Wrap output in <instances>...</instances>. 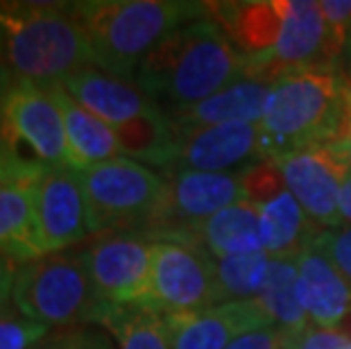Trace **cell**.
<instances>
[{
	"instance_id": "cell-1",
	"label": "cell",
	"mask_w": 351,
	"mask_h": 349,
	"mask_svg": "<svg viewBox=\"0 0 351 349\" xmlns=\"http://www.w3.org/2000/svg\"><path fill=\"white\" fill-rule=\"evenodd\" d=\"M247 69L220 25L204 16L163 36L141 62L134 84L168 111L211 98L247 75Z\"/></svg>"
},
{
	"instance_id": "cell-2",
	"label": "cell",
	"mask_w": 351,
	"mask_h": 349,
	"mask_svg": "<svg viewBox=\"0 0 351 349\" xmlns=\"http://www.w3.org/2000/svg\"><path fill=\"white\" fill-rule=\"evenodd\" d=\"M93 66L134 82L141 62L179 25L206 16V3L186 0H84L71 3Z\"/></svg>"
},
{
	"instance_id": "cell-3",
	"label": "cell",
	"mask_w": 351,
	"mask_h": 349,
	"mask_svg": "<svg viewBox=\"0 0 351 349\" xmlns=\"http://www.w3.org/2000/svg\"><path fill=\"white\" fill-rule=\"evenodd\" d=\"M93 55L71 3L0 0V69L36 84H62Z\"/></svg>"
},
{
	"instance_id": "cell-4",
	"label": "cell",
	"mask_w": 351,
	"mask_h": 349,
	"mask_svg": "<svg viewBox=\"0 0 351 349\" xmlns=\"http://www.w3.org/2000/svg\"><path fill=\"white\" fill-rule=\"evenodd\" d=\"M349 82L340 71H297L274 82L261 130L265 154L335 145L345 132Z\"/></svg>"
},
{
	"instance_id": "cell-5",
	"label": "cell",
	"mask_w": 351,
	"mask_h": 349,
	"mask_svg": "<svg viewBox=\"0 0 351 349\" xmlns=\"http://www.w3.org/2000/svg\"><path fill=\"white\" fill-rule=\"evenodd\" d=\"M12 306L27 320L46 324L48 329L102 326L114 311L95 291L80 248L19 265Z\"/></svg>"
},
{
	"instance_id": "cell-6",
	"label": "cell",
	"mask_w": 351,
	"mask_h": 349,
	"mask_svg": "<svg viewBox=\"0 0 351 349\" xmlns=\"http://www.w3.org/2000/svg\"><path fill=\"white\" fill-rule=\"evenodd\" d=\"M88 234L143 232L154 215L166 177L143 163L116 157L80 170Z\"/></svg>"
},
{
	"instance_id": "cell-7",
	"label": "cell",
	"mask_w": 351,
	"mask_h": 349,
	"mask_svg": "<svg viewBox=\"0 0 351 349\" xmlns=\"http://www.w3.org/2000/svg\"><path fill=\"white\" fill-rule=\"evenodd\" d=\"M166 186L154 215L141 234L161 241H195L206 220L227 206L245 200L241 173H195L170 170L163 173Z\"/></svg>"
},
{
	"instance_id": "cell-8",
	"label": "cell",
	"mask_w": 351,
	"mask_h": 349,
	"mask_svg": "<svg viewBox=\"0 0 351 349\" xmlns=\"http://www.w3.org/2000/svg\"><path fill=\"white\" fill-rule=\"evenodd\" d=\"M154 241L138 232L93 234L80 245L95 291L114 309H145Z\"/></svg>"
},
{
	"instance_id": "cell-9",
	"label": "cell",
	"mask_w": 351,
	"mask_h": 349,
	"mask_svg": "<svg viewBox=\"0 0 351 349\" xmlns=\"http://www.w3.org/2000/svg\"><path fill=\"white\" fill-rule=\"evenodd\" d=\"M218 306L215 258L197 243L154 241L150 297L145 309L163 317L186 315Z\"/></svg>"
},
{
	"instance_id": "cell-10",
	"label": "cell",
	"mask_w": 351,
	"mask_h": 349,
	"mask_svg": "<svg viewBox=\"0 0 351 349\" xmlns=\"http://www.w3.org/2000/svg\"><path fill=\"white\" fill-rule=\"evenodd\" d=\"M272 161L313 225L317 229L342 227L340 191L351 170L333 145H308L279 154Z\"/></svg>"
},
{
	"instance_id": "cell-11",
	"label": "cell",
	"mask_w": 351,
	"mask_h": 349,
	"mask_svg": "<svg viewBox=\"0 0 351 349\" xmlns=\"http://www.w3.org/2000/svg\"><path fill=\"white\" fill-rule=\"evenodd\" d=\"M247 64V75L270 82L297 71H340L328 57L322 5L317 0H286V16L272 53Z\"/></svg>"
},
{
	"instance_id": "cell-12",
	"label": "cell",
	"mask_w": 351,
	"mask_h": 349,
	"mask_svg": "<svg viewBox=\"0 0 351 349\" xmlns=\"http://www.w3.org/2000/svg\"><path fill=\"white\" fill-rule=\"evenodd\" d=\"M32 204L46 254L73 250L91 236L80 170L71 166L48 168L32 186Z\"/></svg>"
},
{
	"instance_id": "cell-13",
	"label": "cell",
	"mask_w": 351,
	"mask_h": 349,
	"mask_svg": "<svg viewBox=\"0 0 351 349\" xmlns=\"http://www.w3.org/2000/svg\"><path fill=\"white\" fill-rule=\"evenodd\" d=\"M177 132V154L170 170L241 173L254 163L267 159L261 123L213 125V128H193ZM170 170H166V173H170Z\"/></svg>"
},
{
	"instance_id": "cell-14",
	"label": "cell",
	"mask_w": 351,
	"mask_h": 349,
	"mask_svg": "<svg viewBox=\"0 0 351 349\" xmlns=\"http://www.w3.org/2000/svg\"><path fill=\"white\" fill-rule=\"evenodd\" d=\"M173 349H227L245 333L272 326L258 300L218 304L206 311L166 317Z\"/></svg>"
},
{
	"instance_id": "cell-15",
	"label": "cell",
	"mask_w": 351,
	"mask_h": 349,
	"mask_svg": "<svg viewBox=\"0 0 351 349\" xmlns=\"http://www.w3.org/2000/svg\"><path fill=\"white\" fill-rule=\"evenodd\" d=\"M62 86L69 91L73 100L111 128H121L125 123L163 109L147 98L134 82L109 75L95 66L75 71L62 82Z\"/></svg>"
},
{
	"instance_id": "cell-16",
	"label": "cell",
	"mask_w": 351,
	"mask_h": 349,
	"mask_svg": "<svg viewBox=\"0 0 351 349\" xmlns=\"http://www.w3.org/2000/svg\"><path fill=\"white\" fill-rule=\"evenodd\" d=\"M286 0H234L206 3V19L218 23L247 62L272 53L281 34Z\"/></svg>"
},
{
	"instance_id": "cell-17",
	"label": "cell",
	"mask_w": 351,
	"mask_h": 349,
	"mask_svg": "<svg viewBox=\"0 0 351 349\" xmlns=\"http://www.w3.org/2000/svg\"><path fill=\"white\" fill-rule=\"evenodd\" d=\"M274 82L245 75L211 98L189 107L168 109L177 130L213 128V125H254L263 121Z\"/></svg>"
},
{
	"instance_id": "cell-18",
	"label": "cell",
	"mask_w": 351,
	"mask_h": 349,
	"mask_svg": "<svg viewBox=\"0 0 351 349\" xmlns=\"http://www.w3.org/2000/svg\"><path fill=\"white\" fill-rule=\"evenodd\" d=\"M297 263V288L308 322L317 329H342L351 317V284L335 265L308 245Z\"/></svg>"
},
{
	"instance_id": "cell-19",
	"label": "cell",
	"mask_w": 351,
	"mask_h": 349,
	"mask_svg": "<svg viewBox=\"0 0 351 349\" xmlns=\"http://www.w3.org/2000/svg\"><path fill=\"white\" fill-rule=\"evenodd\" d=\"M64 118L69 166L75 170L93 168L98 163L121 157L116 132L69 95L62 84H48Z\"/></svg>"
},
{
	"instance_id": "cell-20",
	"label": "cell",
	"mask_w": 351,
	"mask_h": 349,
	"mask_svg": "<svg viewBox=\"0 0 351 349\" xmlns=\"http://www.w3.org/2000/svg\"><path fill=\"white\" fill-rule=\"evenodd\" d=\"M256 209L263 252L270 258L295 261L319 232L288 189L258 204Z\"/></svg>"
},
{
	"instance_id": "cell-21",
	"label": "cell",
	"mask_w": 351,
	"mask_h": 349,
	"mask_svg": "<svg viewBox=\"0 0 351 349\" xmlns=\"http://www.w3.org/2000/svg\"><path fill=\"white\" fill-rule=\"evenodd\" d=\"M114 132L121 157L143 163L156 173H166L173 168L179 132L168 118L166 109L150 116H141L136 121L114 128Z\"/></svg>"
},
{
	"instance_id": "cell-22",
	"label": "cell",
	"mask_w": 351,
	"mask_h": 349,
	"mask_svg": "<svg viewBox=\"0 0 351 349\" xmlns=\"http://www.w3.org/2000/svg\"><path fill=\"white\" fill-rule=\"evenodd\" d=\"M193 243L202 245L213 258L263 252L258 209L247 200L227 206L199 227Z\"/></svg>"
},
{
	"instance_id": "cell-23",
	"label": "cell",
	"mask_w": 351,
	"mask_h": 349,
	"mask_svg": "<svg viewBox=\"0 0 351 349\" xmlns=\"http://www.w3.org/2000/svg\"><path fill=\"white\" fill-rule=\"evenodd\" d=\"M0 252L16 265L46 256L36 229L32 189L0 184Z\"/></svg>"
},
{
	"instance_id": "cell-24",
	"label": "cell",
	"mask_w": 351,
	"mask_h": 349,
	"mask_svg": "<svg viewBox=\"0 0 351 349\" xmlns=\"http://www.w3.org/2000/svg\"><path fill=\"white\" fill-rule=\"evenodd\" d=\"M258 304L270 317L272 326L302 336L308 329V315L302 306L300 288H297V263L288 258H272L270 272L263 284V291L256 297Z\"/></svg>"
},
{
	"instance_id": "cell-25",
	"label": "cell",
	"mask_w": 351,
	"mask_h": 349,
	"mask_svg": "<svg viewBox=\"0 0 351 349\" xmlns=\"http://www.w3.org/2000/svg\"><path fill=\"white\" fill-rule=\"evenodd\" d=\"M265 252L215 258V300L218 304L256 300L270 272Z\"/></svg>"
},
{
	"instance_id": "cell-26",
	"label": "cell",
	"mask_w": 351,
	"mask_h": 349,
	"mask_svg": "<svg viewBox=\"0 0 351 349\" xmlns=\"http://www.w3.org/2000/svg\"><path fill=\"white\" fill-rule=\"evenodd\" d=\"M102 326L118 349H173L166 317L150 309H114Z\"/></svg>"
},
{
	"instance_id": "cell-27",
	"label": "cell",
	"mask_w": 351,
	"mask_h": 349,
	"mask_svg": "<svg viewBox=\"0 0 351 349\" xmlns=\"http://www.w3.org/2000/svg\"><path fill=\"white\" fill-rule=\"evenodd\" d=\"M29 349H118L114 336L98 324L50 329Z\"/></svg>"
},
{
	"instance_id": "cell-28",
	"label": "cell",
	"mask_w": 351,
	"mask_h": 349,
	"mask_svg": "<svg viewBox=\"0 0 351 349\" xmlns=\"http://www.w3.org/2000/svg\"><path fill=\"white\" fill-rule=\"evenodd\" d=\"M319 5H322V16L326 23L328 57L340 69L342 55L351 39V0H324Z\"/></svg>"
},
{
	"instance_id": "cell-29",
	"label": "cell",
	"mask_w": 351,
	"mask_h": 349,
	"mask_svg": "<svg viewBox=\"0 0 351 349\" xmlns=\"http://www.w3.org/2000/svg\"><path fill=\"white\" fill-rule=\"evenodd\" d=\"M48 331L46 324L27 320L14 306L0 311V349H29Z\"/></svg>"
},
{
	"instance_id": "cell-30",
	"label": "cell",
	"mask_w": 351,
	"mask_h": 349,
	"mask_svg": "<svg viewBox=\"0 0 351 349\" xmlns=\"http://www.w3.org/2000/svg\"><path fill=\"white\" fill-rule=\"evenodd\" d=\"M308 245H313L317 252H322L328 261L335 265V270L351 284V227L349 225L335 229H319Z\"/></svg>"
},
{
	"instance_id": "cell-31",
	"label": "cell",
	"mask_w": 351,
	"mask_h": 349,
	"mask_svg": "<svg viewBox=\"0 0 351 349\" xmlns=\"http://www.w3.org/2000/svg\"><path fill=\"white\" fill-rule=\"evenodd\" d=\"M295 338L297 336H290V333L276 329V326H265V329L245 333L227 349H293Z\"/></svg>"
},
{
	"instance_id": "cell-32",
	"label": "cell",
	"mask_w": 351,
	"mask_h": 349,
	"mask_svg": "<svg viewBox=\"0 0 351 349\" xmlns=\"http://www.w3.org/2000/svg\"><path fill=\"white\" fill-rule=\"evenodd\" d=\"M293 349H351V336L345 329H317L308 326L295 338Z\"/></svg>"
},
{
	"instance_id": "cell-33",
	"label": "cell",
	"mask_w": 351,
	"mask_h": 349,
	"mask_svg": "<svg viewBox=\"0 0 351 349\" xmlns=\"http://www.w3.org/2000/svg\"><path fill=\"white\" fill-rule=\"evenodd\" d=\"M16 270H19V265L0 252V311L12 304V291H14V279H16Z\"/></svg>"
},
{
	"instance_id": "cell-34",
	"label": "cell",
	"mask_w": 351,
	"mask_h": 349,
	"mask_svg": "<svg viewBox=\"0 0 351 349\" xmlns=\"http://www.w3.org/2000/svg\"><path fill=\"white\" fill-rule=\"evenodd\" d=\"M335 150H338L342 157H345L347 166L351 170V84H349V109H347V123H345V132H342V136L338 143L333 145Z\"/></svg>"
},
{
	"instance_id": "cell-35",
	"label": "cell",
	"mask_w": 351,
	"mask_h": 349,
	"mask_svg": "<svg viewBox=\"0 0 351 349\" xmlns=\"http://www.w3.org/2000/svg\"><path fill=\"white\" fill-rule=\"evenodd\" d=\"M340 218H342V225L351 227V173L345 177V182H342V191H340Z\"/></svg>"
},
{
	"instance_id": "cell-36",
	"label": "cell",
	"mask_w": 351,
	"mask_h": 349,
	"mask_svg": "<svg viewBox=\"0 0 351 349\" xmlns=\"http://www.w3.org/2000/svg\"><path fill=\"white\" fill-rule=\"evenodd\" d=\"M340 73L345 75V80L351 84V39L345 48V55H342V64H340Z\"/></svg>"
},
{
	"instance_id": "cell-37",
	"label": "cell",
	"mask_w": 351,
	"mask_h": 349,
	"mask_svg": "<svg viewBox=\"0 0 351 349\" xmlns=\"http://www.w3.org/2000/svg\"><path fill=\"white\" fill-rule=\"evenodd\" d=\"M7 75H10V73H7L5 69H0V93H3V86H5V80H7Z\"/></svg>"
}]
</instances>
